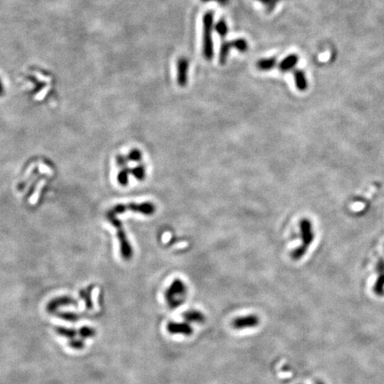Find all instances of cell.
<instances>
[{"mask_svg":"<svg viewBox=\"0 0 384 384\" xmlns=\"http://www.w3.org/2000/svg\"><path fill=\"white\" fill-rule=\"evenodd\" d=\"M188 287L180 279H174L165 292V302L169 308L174 310L182 305L187 299Z\"/></svg>","mask_w":384,"mask_h":384,"instance_id":"1","label":"cell"},{"mask_svg":"<svg viewBox=\"0 0 384 384\" xmlns=\"http://www.w3.org/2000/svg\"><path fill=\"white\" fill-rule=\"evenodd\" d=\"M300 232H301V238H302V245L300 247H296L294 251L290 254V257L294 261H299L304 256L308 248L310 247L314 240V232L312 230V224L310 221L307 218H303L300 222Z\"/></svg>","mask_w":384,"mask_h":384,"instance_id":"2","label":"cell"},{"mask_svg":"<svg viewBox=\"0 0 384 384\" xmlns=\"http://www.w3.org/2000/svg\"><path fill=\"white\" fill-rule=\"evenodd\" d=\"M107 218L110 221V224H112L117 230V236L120 245V254H121L122 258L126 261H129L130 259L133 257V247L130 244L129 239L126 236V232L123 229L121 222L117 218V216L110 212L107 214Z\"/></svg>","mask_w":384,"mask_h":384,"instance_id":"3","label":"cell"},{"mask_svg":"<svg viewBox=\"0 0 384 384\" xmlns=\"http://www.w3.org/2000/svg\"><path fill=\"white\" fill-rule=\"evenodd\" d=\"M214 26V13L207 12L203 18V55L207 61L214 57V43L212 31Z\"/></svg>","mask_w":384,"mask_h":384,"instance_id":"4","label":"cell"},{"mask_svg":"<svg viewBox=\"0 0 384 384\" xmlns=\"http://www.w3.org/2000/svg\"><path fill=\"white\" fill-rule=\"evenodd\" d=\"M126 211L130 212L139 213L143 216H152L156 212V206L151 202H143V203H128V204H118L115 206L109 212L115 216L119 214H124Z\"/></svg>","mask_w":384,"mask_h":384,"instance_id":"5","label":"cell"},{"mask_svg":"<svg viewBox=\"0 0 384 384\" xmlns=\"http://www.w3.org/2000/svg\"><path fill=\"white\" fill-rule=\"evenodd\" d=\"M55 332L61 336L66 337L69 340L70 347L72 349L79 350V349H83V348L85 347V341H84L85 340L80 337L79 330L67 328L63 326H56Z\"/></svg>","mask_w":384,"mask_h":384,"instance_id":"6","label":"cell"},{"mask_svg":"<svg viewBox=\"0 0 384 384\" xmlns=\"http://www.w3.org/2000/svg\"><path fill=\"white\" fill-rule=\"evenodd\" d=\"M260 323L261 319L258 315L249 314L234 318L232 322V326L233 329L236 330L253 329L257 327Z\"/></svg>","mask_w":384,"mask_h":384,"instance_id":"7","label":"cell"},{"mask_svg":"<svg viewBox=\"0 0 384 384\" xmlns=\"http://www.w3.org/2000/svg\"><path fill=\"white\" fill-rule=\"evenodd\" d=\"M166 329L171 334H179L183 336H191L194 330L188 322H169Z\"/></svg>","mask_w":384,"mask_h":384,"instance_id":"8","label":"cell"},{"mask_svg":"<svg viewBox=\"0 0 384 384\" xmlns=\"http://www.w3.org/2000/svg\"><path fill=\"white\" fill-rule=\"evenodd\" d=\"M78 305V302L75 299L69 297V296H60L53 299L52 301L47 303V310L49 313L55 314L57 312L61 307L66 306Z\"/></svg>","mask_w":384,"mask_h":384,"instance_id":"9","label":"cell"},{"mask_svg":"<svg viewBox=\"0 0 384 384\" xmlns=\"http://www.w3.org/2000/svg\"><path fill=\"white\" fill-rule=\"evenodd\" d=\"M188 62L185 57L177 61V83L180 87H184L188 82Z\"/></svg>","mask_w":384,"mask_h":384,"instance_id":"10","label":"cell"},{"mask_svg":"<svg viewBox=\"0 0 384 384\" xmlns=\"http://www.w3.org/2000/svg\"><path fill=\"white\" fill-rule=\"evenodd\" d=\"M183 320L192 324H203L207 320L206 315L202 311L198 310H189L182 314Z\"/></svg>","mask_w":384,"mask_h":384,"instance_id":"11","label":"cell"},{"mask_svg":"<svg viewBox=\"0 0 384 384\" xmlns=\"http://www.w3.org/2000/svg\"><path fill=\"white\" fill-rule=\"evenodd\" d=\"M299 57L296 55H289L279 63V70L281 71H290L298 63Z\"/></svg>","mask_w":384,"mask_h":384,"instance_id":"12","label":"cell"},{"mask_svg":"<svg viewBox=\"0 0 384 384\" xmlns=\"http://www.w3.org/2000/svg\"><path fill=\"white\" fill-rule=\"evenodd\" d=\"M294 81L297 89L300 91H305L308 88V81L306 79L305 74L301 70L294 71Z\"/></svg>","mask_w":384,"mask_h":384,"instance_id":"13","label":"cell"},{"mask_svg":"<svg viewBox=\"0 0 384 384\" xmlns=\"http://www.w3.org/2000/svg\"><path fill=\"white\" fill-rule=\"evenodd\" d=\"M94 288V286H88L86 289H83V290L79 292V296L85 301L86 302V309L87 310H93L94 309V303L92 302V297H91V294L93 292V289Z\"/></svg>","mask_w":384,"mask_h":384,"instance_id":"14","label":"cell"},{"mask_svg":"<svg viewBox=\"0 0 384 384\" xmlns=\"http://www.w3.org/2000/svg\"><path fill=\"white\" fill-rule=\"evenodd\" d=\"M276 64H277V60L272 57V58L260 60L258 63H256V66L260 71H270L274 68Z\"/></svg>","mask_w":384,"mask_h":384,"instance_id":"15","label":"cell"},{"mask_svg":"<svg viewBox=\"0 0 384 384\" xmlns=\"http://www.w3.org/2000/svg\"><path fill=\"white\" fill-rule=\"evenodd\" d=\"M232 46H233L232 41H231V42H224V43H223V45H222L221 49H220L219 55V62L222 65H224V63H226L228 55H229V52H230V49H231V47H232Z\"/></svg>","mask_w":384,"mask_h":384,"instance_id":"16","label":"cell"},{"mask_svg":"<svg viewBox=\"0 0 384 384\" xmlns=\"http://www.w3.org/2000/svg\"><path fill=\"white\" fill-rule=\"evenodd\" d=\"M55 314L57 317L63 318L64 320L69 322L79 321V319L80 318V316H79V314L75 313V312H69V311H67V312H60V311H57Z\"/></svg>","mask_w":384,"mask_h":384,"instance_id":"17","label":"cell"},{"mask_svg":"<svg viewBox=\"0 0 384 384\" xmlns=\"http://www.w3.org/2000/svg\"><path fill=\"white\" fill-rule=\"evenodd\" d=\"M131 168H124L120 172H118V181L121 186L126 187V185L129 182V175L131 174Z\"/></svg>","mask_w":384,"mask_h":384,"instance_id":"18","label":"cell"},{"mask_svg":"<svg viewBox=\"0 0 384 384\" xmlns=\"http://www.w3.org/2000/svg\"><path fill=\"white\" fill-rule=\"evenodd\" d=\"M131 174L135 177L137 180H143L145 179L146 171L145 167L143 165H138L134 168H131Z\"/></svg>","mask_w":384,"mask_h":384,"instance_id":"19","label":"cell"},{"mask_svg":"<svg viewBox=\"0 0 384 384\" xmlns=\"http://www.w3.org/2000/svg\"><path fill=\"white\" fill-rule=\"evenodd\" d=\"M373 290L377 295H383L384 294V275H381L378 278L373 286Z\"/></svg>","mask_w":384,"mask_h":384,"instance_id":"20","label":"cell"},{"mask_svg":"<svg viewBox=\"0 0 384 384\" xmlns=\"http://www.w3.org/2000/svg\"><path fill=\"white\" fill-rule=\"evenodd\" d=\"M233 44H234V47L236 49H238L239 52L245 53L248 49V44H247V40H244V39L233 40Z\"/></svg>","mask_w":384,"mask_h":384,"instance_id":"21","label":"cell"},{"mask_svg":"<svg viewBox=\"0 0 384 384\" xmlns=\"http://www.w3.org/2000/svg\"><path fill=\"white\" fill-rule=\"evenodd\" d=\"M127 160L134 161V162H140L142 158L141 152L138 149H133L130 151L129 154L127 155Z\"/></svg>","mask_w":384,"mask_h":384,"instance_id":"22","label":"cell"},{"mask_svg":"<svg viewBox=\"0 0 384 384\" xmlns=\"http://www.w3.org/2000/svg\"><path fill=\"white\" fill-rule=\"evenodd\" d=\"M216 30L217 33L224 38L228 33L227 24L224 20L219 21V23L216 24Z\"/></svg>","mask_w":384,"mask_h":384,"instance_id":"23","label":"cell"},{"mask_svg":"<svg viewBox=\"0 0 384 384\" xmlns=\"http://www.w3.org/2000/svg\"><path fill=\"white\" fill-rule=\"evenodd\" d=\"M201 1H203V2H209V1H216V2H217V3H219V4H221V5H226L227 4L228 2H229V0H201Z\"/></svg>","mask_w":384,"mask_h":384,"instance_id":"24","label":"cell"},{"mask_svg":"<svg viewBox=\"0 0 384 384\" xmlns=\"http://www.w3.org/2000/svg\"><path fill=\"white\" fill-rule=\"evenodd\" d=\"M259 1L263 2V4L268 5V6L273 7V0H259Z\"/></svg>","mask_w":384,"mask_h":384,"instance_id":"25","label":"cell"},{"mask_svg":"<svg viewBox=\"0 0 384 384\" xmlns=\"http://www.w3.org/2000/svg\"><path fill=\"white\" fill-rule=\"evenodd\" d=\"M378 270H379V271H384V263L383 262H380L379 264H378Z\"/></svg>","mask_w":384,"mask_h":384,"instance_id":"26","label":"cell"},{"mask_svg":"<svg viewBox=\"0 0 384 384\" xmlns=\"http://www.w3.org/2000/svg\"><path fill=\"white\" fill-rule=\"evenodd\" d=\"M315 384H325V383H324V381H322V380H317V381L315 382Z\"/></svg>","mask_w":384,"mask_h":384,"instance_id":"27","label":"cell"}]
</instances>
